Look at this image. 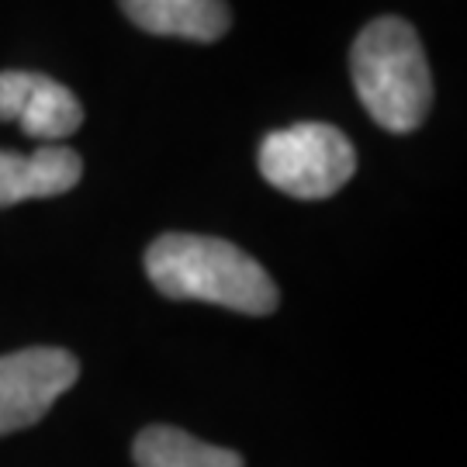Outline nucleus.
<instances>
[{"label": "nucleus", "mask_w": 467, "mask_h": 467, "mask_svg": "<svg viewBox=\"0 0 467 467\" xmlns=\"http://www.w3.org/2000/svg\"><path fill=\"white\" fill-rule=\"evenodd\" d=\"M146 274L173 301H208L243 316H270L277 284L246 250L215 235L167 233L146 250Z\"/></svg>", "instance_id": "obj_1"}, {"label": "nucleus", "mask_w": 467, "mask_h": 467, "mask_svg": "<svg viewBox=\"0 0 467 467\" xmlns=\"http://www.w3.org/2000/svg\"><path fill=\"white\" fill-rule=\"evenodd\" d=\"M350 77L357 98L384 132L409 135L433 108V73L405 17H374L350 49Z\"/></svg>", "instance_id": "obj_2"}, {"label": "nucleus", "mask_w": 467, "mask_h": 467, "mask_svg": "<svg viewBox=\"0 0 467 467\" xmlns=\"http://www.w3.org/2000/svg\"><path fill=\"white\" fill-rule=\"evenodd\" d=\"M256 163L270 187L301 201H322L357 173V150L333 125L301 121L270 132L260 142Z\"/></svg>", "instance_id": "obj_3"}, {"label": "nucleus", "mask_w": 467, "mask_h": 467, "mask_svg": "<svg viewBox=\"0 0 467 467\" xmlns=\"http://www.w3.org/2000/svg\"><path fill=\"white\" fill-rule=\"evenodd\" d=\"M80 374L77 357L56 347H32L0 357V436L25 430L67 395Z\"/></svg>", "instance_id": "obj_4"}, {"label": "nucleus", "mask_w": 467, "mask_h": 467, "mask_svg": "<svg viewBox=\"0 0 467 467\" xmlns=\"http://www.w3.org/2000/svg\"><path fill=\"white\" fill-rule=\"evenodd\" d=\"M0 121H17L21 132L56 146L84 125V108L67 84L46 73L4 69L0 73Z\"/></svg>", "instance_id": "obj_5"}, {"label": "nucleus", "mask_w": 467, "mask_h": 467, "mask_svg": "<svg viewBox=\"0 0 467 467\" xmlns=\"http://www.w3.org/2000/svg\"><path fill=\"white\" fill-rule=\"evenodd\" d=\"M84 160L67 146H42L35 152L0 150V208L28 198H56L80 184Z\"/></svg>", "instance_id": "obj_6"}, {"label": "nucleus", "mask_w": 467, "mask_h": 467, "mask_svg": "<svg viewBox=\"0 0 467 467\" xmlns=\"http://www.w3.org/2000/svg\"><path fill=\"white\" fill-rule=\"evenodd\" d=\"M135 28L187 42H218L233 25L225 0H118Z\"/></svg>", "instance_id": "obj_7"}, {"label": "nucleus", "mask_w": 467, "mask_h": 467, "mask_svg": "<svg viewBox=\"0 0 467 467\" xmlns=\"http://www.w3.org/2000/svg\"><path fill=\"white\" fill-rule=\"evenodd\" d=\"M139 467H243V457L225 447H212L177 426H150L135 436Z\"/></svg>", "instance_id": "obj_8"}]
</instances>
